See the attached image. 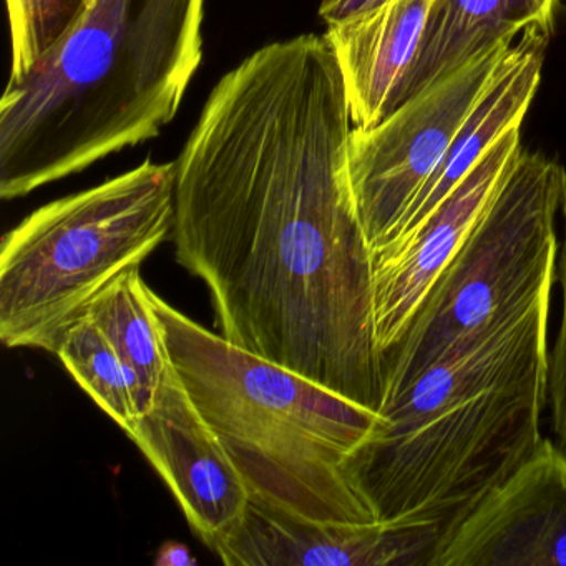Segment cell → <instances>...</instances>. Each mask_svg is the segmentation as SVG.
Segmentation results:
<instances>
[{
  "instance_id": "obj_1",
  "label": "cell",
  "mask_w": 566,
  "mask_h": 566,
  "mask_svg": "<svg viewBox=\"0 0 566 566\" xmlns=\"http://www.w3.org/2000/svg\"><path fill=\"white\" fill-rule=\"evenodd\" d=\"M349 104L324 35L273 42L211 91L177 164L171 240L218 334L367 407L382 400Z\"/></svg>"
},
{
  "instance_id": "obj_2",
  "label": "cell",
  "mask_w": 566,
  "mask_h": 566,
  "mask_svg": "<svg viewBox=\"0 0 566 566\" xmlns=\"http://www.w3.org/2000/svg\"><path fill=\"white\" fill-rule=\"evenodd\" d=\"M553 287L379 407L350 473L384 526L429 533L439 548L535 452L548 407Z\"/></svg>"
},
{
  "instance_id": "obj_3",
  "label": "cell",
  "mask_w": 566,
  "mask_h": 566,
  "mask_svg": "<svg viewBox=\"0 0 566 566\" xmlns=\"http://www.w3.org/2000/svg\"><path fill=\"white\" fill-rule=\"evenodd\" d=\"M205 0H92L0 102V197L158 137L203 61Z\"/></svg>"
},
{
  "instance_id": "obj_4",
  "label": "cell",
  "mask_w": 566,
  "mask_h": 566,
  "mask_svg": "<svg viewBox=\"0 0 566 566\" xmlns=\"http://www.w3.org/2000/svg\"><path fill=\"white\" fill-rule=\"evenodd\" d=\"M151 303L171 363L243 476L251 503L301 522L380 523L350 473L376 410L234 346L154 291Z\"/></svg>"
},
{
  "instance_id": "obj_5",
  "label": "cell",
  "mask_w": 566,
  "mask_h": 566,
  "mask_svg": "<svg viewBox=\"0 0 566 566\" xmlns=\"http://www.w3.org/2000/svg\"><path fill=\"white\" fill-rule=\"evenodd\" d=\"M175 184V161L145 160L44 205L9 231L0 248L2 344L57 353L95 297L170 240Z\"/></svg>"
},
{
  "instance_id": "obj_6",
  "label": "cell",
  "mask_w": 566,
  "mask_h": 566,
  "mask_svg": "<svg viewBox=\"0 0 566 566\" xmlns=\"http://www.w3.org/2000/svg\"><path fill=\"white\" fill-rule=\"evenodd\" d=\"M565 210V168L522 150L400 343L384 354L380 406L449 350L555 286L556 220Z\"/></svg>"
},
{
  "instance_id": "obj_7",
  "label": "cell",
  "mask_w": 566,
  "mask_h": 566,
  "mask_svg": "<svg viewBox=\"0 0 566 566\" xmlns=\"http://www.w3.org/2000/svg\"><path fill=\"white\" fill-rule=\"evenodd\" d=\"M512 45V44H510ZM506 48L460 69L410 98L376 127L353 128L347 174L370 251L392 240L417 195L442 164L457 132L482 97Z\"/></svg>"
},
{
  "instance_id": "obj_8",
  "label": "cell",
  "mask_w": 566,
  "mask_h": 566,
  "mask_svg": "<svg viewBox=\"0 0 566 566\" xmlns=\"http://www.w3.org/2000/svg\"><path fill=\"white\" fill-rule=\"evenodd\" d=\"M127 436L160 473L195 535L217 552L247 516L251 493L171 359L154 407Z\"/></svg>"
},
{
  "instance_id": "obj_9",
  "label": "cell",
  "mask_w": 566,
  "mask_h": 566,
  "mask_svg": "<svg viewBox=\"0 0 566 566\" xmlns=\"http://www.w3.org/2000/svg\"><path fill=\"white\" fill-rule=\"evenodd\" d=\"M506 132L409 237L373 253L374 333L380 357L396 347L522 154Z\"/></svg>"
},
{
  "instance_id": "obj_10",
  "label": "cell",
  "mask_w": 566,
  "mask_h": 566,
  "mask_svg": "<svg viewBox=\"0 0 566 566\" xmlns=\"http://www.w3.org/2000/svg\"><path fill=\"white\" fill-rule=\"evenodd\" d=\"M429 566H566V450L542 439L437 548Z\"/></svg>"
},
{
  "instance_id": "obj_11",
  "label": "cell",
  "mask_w": 566,
  "mask_h": 566,
  "mask_svg": "<svg viewBox=\"0 0 566 566\" xmlns=\"http://www.w3.org/2000/svg\"><path fill=\"white\" fill-rule=\"evenodd\" d=\"M436 548L429 533L301 522L251 503L214 555L228 566H429Z\"/></svg>"
},
{
  "instance_id": "obj_12",
  "label": "cell",
  "mask_w": 566,
  "mask_h": 566,
  "mask_svg": "<svg viewBox=\"0 0 566 566\" xmlns=\"http://www.w3.org/2000/svg\"><path fill=\"white\" fill-rule=\"evenodd\" d=\"M432 0H389L329 25L324 38L336 54L350 120L376 127L394 112L397 92L419 51Z\"/></svg>"
},
{
  "instance_id": "obj_13",
  "label": "cell",
  "mask_w": 566,
  "mask_h": 566,
  "mask_svg": "<svg viewBox=\"0 0 566 566\" xmlns=\"http://www.w3.org/2000/svg\"><path fill=\"white\" fill-rule=\"evenodd\" d=\"M548 38V32L532 29L510 45L442 164L417 195L386 247L413 233L506 132L522 127L542 81Z\"/></svg>"
},
{
  "instance_id": "obj_14",
  "label": "cell",
  "mask_w": 566,
  "mask_h": 566,
  "mask_svg": "<svg viewBox=\"0 0 566 566\" xmlns=\"http://www.w3.org/2000/svg\"><path fill=\"white\" fill-rule=\"evenodd\" d=\"M558 0H432L419 51L394 102L429 91L523 32H552Z\"/></svg>"
},
{
  "instance_id": "obj_15",
  "label": "cell",
  "mask_w": 566,
  "mask_h": 566,
  "mask_svg": "<svg viewBox=\"0 0 566 566\" xmlns=\"http://www.w3.org/2000/svg\"><path fill=\"white\" fill-rule=\"evenodd\" d=\"M87 314L107 334L134 376L138 412L144 416L154 407L170 354L164 326L151 303V290L142 280L140 268L108 284L95 297Z\"/></svg>"
},
{
  "instance_id": "obj_16",
  "label": "cell",
  "mask_w": 566,
  "mask_h": 566,
  "mask_svg": "<svg viewBox=\"0 0 566 566\" xmlns=\"http://www.w3.org/2000/svg\"><path fill=\"white\" fill-rule=\"evenodd\" d=\"M55 356L125 433L135 426L140 412L134 376L107 334L88 314L69 327Z\"/></svg>"
},
{
  "instance_id": "obj_17",
  "label": "cell",
  "mask_w": 566,
  "mask_h": 566,
  "mask_svg": "<svg viewBox=\"0 0 566 566\" xmlns=\"http://www.w3.org/2000/svg\"><path fill=\"white\" fill-rule=\"evenodd\" d=\"M92 0H6L11 65L8 85L18 84L87 11Z\"/></svg>"
},
{
  "instance_id": "obj_18",
  "label": "cell",
  "mask_w": 566,
  "mask_h": 566,
  "mask_svg": "<svg viewBox=\"0 0 566 566\" xmlns=\"http://www.w3.org/2000/svg\"><path fill=\"white\" fill-rule=\"evenodd\" d=\"M565 234L556 260V283L562 290V316L549 349L548 407L556 442L566 450V210Z\"/></svg>"
},
{
  "instance_id": "obj_19",
  "label": "cell",
  "mask_w": 566,
  "mask_h": 566,
  "mask_svg": "<svg viewBox=\"0 0 566 566\" xmlns=\"http://www.w3.org/2000/svg\"><path fill=\"white\" fill-rule=\"evenodd\" d=\"M389 0H323L319 8V18L329 25L340 24L347 19L356 18L364 12L373 11Z\"/></svg>"
},
{
  "instance_id": "obj_20",
  "label": "cell",
  "mask_w": 566,
  "mask_h": 566,
  "mask_svg": "<svg viewBox=\"0 0 566 566\" xmlns=\"http://www.w3.org/2000/svg\"><path fill=\"white\" fill-rule=\"evenodd\" d=\"M157 565H195V559L191 558L188 548L178 543H167L164 548L160 549V555L157 558Z\"/></svg>"
}]
</instances>
